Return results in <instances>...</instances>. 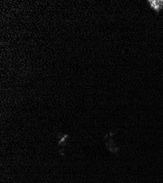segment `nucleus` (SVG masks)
Returning a JSON list of instances; mask_svg holds the SVG:
<instances>
[{"instance_id":"nucleus-1","label":"nucleus","mask_w":163,"mask_h":183,"mask_svg":"<svg viewBox=\"0 0 163 183\" xmlns=\"http://www.w3.org/2000/svg\"><path fill=\"white\" fill-rule=\"evenodd\" d=\"M149 2L154 11H159L163 9V1L162 0H151Z\"/></svg>"}]
</instances>
